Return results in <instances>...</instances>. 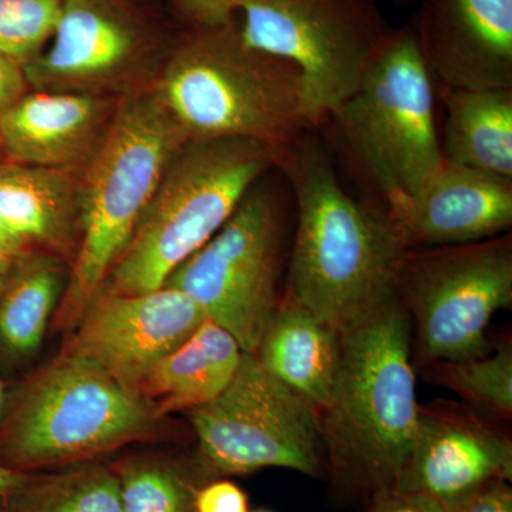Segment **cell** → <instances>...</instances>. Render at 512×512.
<instances>
[{"label":"cell","mask_w":512,"mask_h":512,"mask_svg":"<svg viewBox=\"0 0 512 512\" xmlns=\"http://www.w3.org/2000/svg\"><path fill=\"white\" fill-rule=\"evenodd\" d=\"M278 168L296 204L285 295L342 332L397 295L409 248L386 211L343 188L313 128L282 151Z\"/></svg>","instance_id":"6da1fadb"},{"label":"cell","mask_w":512,"mask_h":512,"mask_svg":"<svg viewBox=\"0 0 512 512\" xmlns=\"http://www.w3.org/2000/svg\"><path fill=\"white\" fill-rule=\"evenodd\" d=\"M412 346L399 295L340 332L338 376L318 421L328 473L343 490L373 497L409 457L420 407Z\"/></svg>","instance_id":"7a4b0ae2"},{"label":"cell","mask_w":512,"mask_h":512,"mask_svg":"<svg viewBox=\"0 0 512 512\" xmlns=\"http://www.w3.org/2000/svg\"><path fill=\"white\" fill-rule=\"evenodd\" d=\"M151 90L188 140L249 138L284 150L312 130L298 72L248 46L234 22L192 28Z\"/></svg>","instance_id":"3957f363"},{"label":"cell","mask_w":512,"mask_h":512,"mask_svg":"<svg viewBox=\"0 0 512 512\" xmlns=\"http://www.w3.org/2000/svg\"><path fill=\"white\" fill-rule=\"evenodd\" d=\"M188 141L153 90L121 97L109 128L83 168L79 187V247L60 302L74 329L126 251L175 153Z\"/></svg>","instance_id":"277c9868"},{"label":"cell","mask_w":512,"mask_h":512,"mask_svg":"<svg viewBox=\"0 0 512 512\" xmlns=\"http://www.w3.org/2000/svg\"><path fill=\"white\" fill-rule=\"evenodd\" d=\"M163 420L103 367L64 352L10 396L0 419V466L33 473L90 463L154 439Z\"/></svg>","instance_id":"5b68a950"},{"label":"cell","mask_w":512,"mask_h":512,"mask_svg":"<svg viewBox=\"0 0 512 512\" xmlns=\"http://www.w3.org/2000/svg\"><path fill=\"white\" fill-rule=\"evenodd\" d=\"M284 150L249 138L185 141L101 288L126 295L163 288L220 231L251 188L278 168Z\"/></svg>","instance_id":"8992f818"},{"label":"cell","mask_w":512,"mask_h":512,"mask_svg":"<svg viewBox=\"0 0 512 512\" xmlns=\"http://www.w3.org/2000/svg\"><path fill=\"white\" fill-rule=\"evenodd\" d=\"M434 90L409 23L392 29L355 93L328 117L389 217L414 200L443 163Z\"/></svg>","instance_id":"52a82bcc"},{"label":"cell","mask_w":512,"mask_h":512,"mask_svg":"<svg viewBox=\"0 0 512 512\" xmlns=\"http://www.w3.org/2000/svg\"><path fill=\"white\" fill-rule=\"evenodd\" d=\"M232 22L298 72L312 128L355 93L392 32L376 0H248Z\"/></svg>","instance_id":"ba28073f"},{"label":"cell","mask_w":512,"mask_h":512,"mask_svg":"<svg viewBox=\"0 0 512 512\" xmlns=\"http://www.w3.org/2000/svg\"><path fill=\"white\" fill-rule=\"evenodd\" d=\"M419 365L460 362L493 352L495 313L512 305V238L409 249L397 275Z\"/></svg>","instance_id":"9c48e42d"},{"label":"cell","mask_w":512,"mask_h":512,"mask_svg":"<svg viewBox=\"0 0 512 512\" xmlns=\"http://www.w3.org/2000/svg\"><path fill=\"white\" fill-rule=\"evenodd\" d=\"M268 174L220 231L165 282L187 293L249 355L258 350L281 301L286 205L281 184L269 180Z\"/></svg>","instance_id":"30bf717a"},{"label":"cell","mask_w":512,"mask_h":512,"mask_svg":"<svg viewBox=\"0 0 512 512\" xmlns=\"http://www.w3.org/2000/svg\"><path fill=\"white\" fill-rule=\"evenodd\" d=\"M200 463L212 476L288 468L328 473L318 412L244 353L234 379L211 403L188 412Z\"/></svg>","instance_id":"8fae6325"},{"label":"cell","mask_w":512,"mask_h":512,"mask_svg":"<svg viewBox=\"0 0 512 512\" xmlns=\"http://www.w3.org/2000/svg\"><path fill=\"white\" fill-rule=\"evenodd\" d=\"M163 40L140 0H63L52 39L23 72L36 92L110 96L153 63Z\"/></svg>","instance_id":"7c38bea8"},{"label":"cell","mask_w":512,"mask_h":512,"mask_svg":"<svg viewBox=\"0 0 512 512\" xmlns=\"http://www.w3.org/2000/svg\"><path fill=\"white\" fill-rule=\"evenodd\" d=\"M204 319L200 306L171 286L136 295L101 288L74 326L66 352L92 360L138 393L154 367Z\"/></svg>","instance_id":"4fadbf2b"},{"label":"cell","mask_w":512,"mask_h":512,"mask_svg":"<svg viewBox=\"0 0 512 512\" xmlns=\"http://www.w3.org/2000/svg\"><path fill=\"white\" fill-rule=\"evenodd\" d=\"M493 417L454 400L420 404L409 457L394 487L440 504L512 477V443Z\"/></svg>","instance_id":"5bb4252c"},{"label":"cell","mask_w":512,"mask_h":512,"mask_svg":"<svg viewBox=\"0 0 512 512\" xmlns=\"http://www.w3.org/2000/svg\"><path fill=\"white\" fill-rule=\"evenodd\" d=\"M413 28L440 89H512V0H423Z\"/></svg>","instance_id":"9a60e30c"},{"label":"cell","mask_w":512,"mask_h":512,"mask_svg":"<svg viewBox=\"0 0 512 512\" xmlns=\"http://www.w3.org/2000/svg\"><path fill=\"white\" fill-rule=\"evenodd\" d=\"M390 218L409 249L498 237L512 225V180L443 160L423 191Z\"/></svg>","instance_id":"2e32d148"},{"label":"cell","mask_w":512,"mask_h":512,"mask_svg":"<svg viewBox=\"0 0 512 512\" xmlns=\"http://www.w3.org/2000/svg\"><path fill=\"white\" fill-rule=\"evenodd\" d=\"M117 103L96 94L26 93L0 120V147L12 163L83 170Z\"/></svg>","instance_id":"e0dca14e"},{"label":"cell","mask_w":512,"mask_h":512,"mask_svg":"<svg viewBox=\"0 0 512 512\" xmlns=\"http://www.w3.org/2000/svg\"><path fill=\"white\" fill-rule=\"evenodd\" d=\"M77 170L0 164V220L26 247L66 259L79 247Z\"/></svg>","instance_id":"ac0fdd59"},{"label":"cell","mask_w":512,"mask_h":512,"mask_svg":"<svg viewBox=\"0 0 512 512\" xmlns=\"http://www.w3.org/2000/svg\"><path fill=\"white\" fill-rule=\"evenodd\" d=\"M255 356L272 376L319 412L328 404L338 376L340 332L285 295Z\"/></svg>","instance_id":"d6986e66"},{"label":"cell","mask_w":512,"mask_h":512,"mask_svg":"<svg viewBox=\"0 0 512 512\" xmlns=\"http://www.w3.org/2000/svg\"><path fill=\"white\" fill-rule=\"evenodd\" d=\"M244 350L211 319L161 360L138 393L161 417L190 412L217 399L234 379Z\"/></svg>","instance_id":"ffe728a7"},{"label":"cell","mask_w":512,"mask_h":512,"mask_svg":"<svg viewBox=\"0 0 512 512\" xmlns=\"http://www.w3.org/2000/svg\"><path fill=\"white\" fill-rule=\"evenodd\" d=\"M69 278L59 256L28 251L16 259L0 291V362L16 365L36 355Z\"/></svg>","instance_id":"44dd1931"},{"label":"cell","mask_w":512,"mask_h":512,"mask_svg":"<svg viewBox=\"0 0 512 512\" xmlns=\"http://www.w3.org/2000/svg\"><path fill=\"white\" fill-rule=\"evenodd\" d=\"M444 160L512 180V89H440Z\"/></svg>","instance_id":"7402d4cb"},{"label":"cell","mask_w":512,"mask_h":512,"mask_svg":"<svg viewBox=\"0 0 512 512\" xmlns=\"http://www.w3.org/2000/svg\"><path fill=\"white\" fill-rule=\"evenodd\" d=\"M5 503V512H123L116 471L94 461L30 473Z\"/></svg>","instance_id":"603a6c76"},{"label":"cell","mask_w":512,"mask_h":512,"mask_svg":"<svg viewBox=\"0 0 512 512\" xmlns=\"http://www.w3.org/2000/svg\"><path fill=\"white\" fill-rule=\"evenodd\" d=\"M423 375L456 393L463 403L497 420L512 416V349L504 343L495 352L460 362H434Z\"/></svg>","instance_id":"cb8c5ba5"},{"label":"cell","mask_w":512,"mask_h":512,"mask_svg":"<svg viewBox=\"0 0 512 512\" xmlns=\"http://www.w3.org/2000/svg\"><path fill=\"white\" fill-rule=\"evenodd\" d=\"M123 512H197L195 493L184 468L161 457H128L114 463Z\"/></svg>","instance_id":"d4e9b609"},{"label":"cell","mask_w":512,"mask_h":512,"mask_svg":"<svg viewBox=\"0 0 512 512\" xmlns=\"http://www.w3.org/2000/svg\"><path fill=\"white\" fill-rule=\"evenodd\" d=\"M63 0H0V53L20 66L43 52L55 33Z\"/></svg>","instance_id":"484cf974"},{"label":"cell","mask_w":512,"mask_h":512,"mask_svg":"<svg viewBox=\"0 0 512 512\" xmlns=\"http://www.w3.org/2000/svg\"><path fill=\"white\" fill-rule=\"evenodd\" d=\"M443 505L444 512H512L507 480H491Z\"/></svg>","instance_id":"4316f807"},{"label":"cell","mask_w":512,"mask_h":512,"mask_svg":"<svg viewBox=\"0 0 512 512\" xmlns=\"http://www.w3.org/2000/svg\"><path fill=\"white\" fill-rule=\"evenodd\" d=\"M248 0H173L192 28H220L237 18Z\"/></svg>","instance_id":"83f0119b"},{"label":"cell","mask_w":512,"mask_h":512,"mask_svg":"<svg viewBox=\"0 0 512 512\" xmlns=\"http://www.w3.org/2000/svg\"><path fill=\"white\" fill-rule=\"evenodd\" d=\"M197 512H249L248 497L239 485L229 480L212 481L195 493Z\"/></svg>","instance_id":"f1b7e54d"},{"label":"cell","mask_w":512,"mask_h":512,"mask_svg":"<svg viewBox=\"0 0 512 512\" xmlns=\"http://www.w3.org/2000/svg\"><path fill=\"white\" fill-rule=\"evenodd\" d=\"M366 512H444L443 505L427 495L392 487L372 497Z\"/></svg>","instance_id":"f546056e"},{"label":"cell","mask_w":512,"mask_h":512,"mask_svg":"<svg viewBox=\"0 0 512 512\" xmlns=\"http://www.w3.org/2000/svg\"><path fill=\"white\" fill-rule=\"evenodd\" d=\"M23 67L0 53V120L26 94Z\"/></svg>","instance_id":"4dcf8cb0"},{"label":"cell","mask_w":512,"mask_h":512,"mask_svg":"<svg viewBox=\"0 0 512 512\" xmlns=\"http://www.w3.org/2000/svg\"><path fill=\"white\" fill-rule=\"evenodd\" d=\"M29 474L0 466V500L9 497L28 478Z\"/></svg>","instance_id":"1f68e13d"},{"label":"cell","mask_w":512,"mask_h":512,"mask_svg":"<svg viewBox=\"0 0 512 512\" xmlns=\"http://www.w3.org/2000/svg\"><path fill=\"white\" fill-rule=\"evenodd\" d=\"M28 251H32V249L26 247L19 238H16L0 220V252L10 255H22Z\"/></svg>","instance_id":"d6a6232c"},{"label":"cell","mask_w":512,"mask_h":512,"mask_svg":"<svg viewBox=\"0 0 512 512\" xmlns=\"http://www.w3.org/2000/svg\"><path fill=\"white\" fill-rule=\"evenodd\" d=\"M19 256L20 255H10L5 254V252H0V291H2L3 286L8 282L9 276L13 271V266H15L16 259H18Z\"/></svg>","instance_id":"836d02e7"},{"label":"cell","mask_w":512,"mask_h":512,"mask_svg":"<svg viewBox=\"0 0 512 512\" xmlns=\"http://www.w3.org/2000/svg\"><path fill=\"white\" fill-rule=\"evenodd\" d=\"M10 396H12V392H10L8 383L0 377V419H2L6 409H8Z\"/></svg>","instance_id":"e575fe53"},{"label":"cell","mask_w":512,"mask_h":512,"mask_svg":"<svg viewBox=\"0 0 512 512\" xmlns=\"http://www.w3.org/2000/svg\"><path fill=\"white\" fill-rule=\"evenodd\" d=\"M377 3H382V2H390V3H404V2H409V0H376Z\"/></svg>","instance_id":"d590c367"},{"label":"cell","mask_w":512,"mask_h":512,"mask_svg":"<svg viewBox=\"0 0 512 512\" xmlns=\"http://www.w3.org/2000/svg\"><path fill=\"white\" fill-rule=\"evenodd\" d=\"M256 512H269V511H256Z\"/></svg>","instance_id":"8d00e7d4"},{"label":"cell","mask_w":512,"mask_h":512,"mask_svg":"<svg viewBox=\"0 0 512 512\" xmlns=\"http://www.w3.org/2000/svg\"><path fill=\"white\" fill-rule=\"evenodd\" d=\"M0 164H2V163H0Z\"/></svg>","instance_id":"74e56055"}]
</instances>
